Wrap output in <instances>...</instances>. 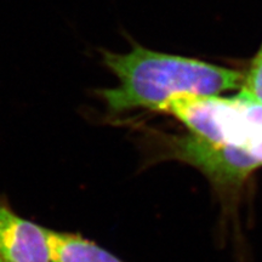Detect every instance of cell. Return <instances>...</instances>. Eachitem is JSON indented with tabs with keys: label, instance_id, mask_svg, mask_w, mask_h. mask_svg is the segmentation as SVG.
I'll list each match as a JSON object with an SVG mask.
<instances>
[{
	"label": "cell",
	"instance_id": "3957f363",
	"mask_svg": "<svg viewBox=\"0 0 262 262\" xmlns=\"http://www.w3.org/2000/svg\"><path fill=\"white\" fill-rule=\"evenodd\" d=\"M0 262H51L49 228L24 217L0 196Z\"/></svg>",
	"mask_w": 262,
	"mask_h": 262
},
{
	"label": "cell",
	"instance_id": "5b68a950",
	"mask_svg": "<svg viewBox=\"0 0 262 262\" xmlns=\"http://www.w3.org/2000/svg\"><path fill=\"white\" fill-rule=\"evenodd\" d=\"M242 90L262 104V56L255 55L248 72L244 73Z\"/></svg>",
	"mask_w": 262,
	"mask_h": 262
},
{
	"label": "cell",
	"instance_id": "8992f818",
	"mask_svg": "<svg viewBox=\"0 0 262 262\" xmlns=\"http://www.w3.org/2000/svg\"><path fill=\"white\" fill-rule=\"evenodd\" d=\"M256 56H262V44H261V47H260V49H258V51H257Z\"/></svg>",
	"mask_w": 262,
	"mask_h": 262
},
{
	"label": "cell",
	"instance_id": "277c9868",
	"mask_svg": "<svg viewBox=\"0 0 262 262\" xmlns=\"http://www.w3.org/2000/svg\"><path fill=\"white\" fill-rule=\"evenodd\" d=\"M51 262H125L80 233L49 229Z\"/></svg>",
	"mask_w": 262,
	"mask_h": 262
},
{
	"label": "cell",
	"instance_id": "6da1fadb",
	"mask_svg": "<svg viewBox=\"0 0 262 262\" xmlns=\"http://www.w3.org/2000/svg\"><path fill=\"white\" fill-rule=\"evenodd\" d=\"M130 42L125 54L101 50L103 66L119 81L114 88L95 90L111 118L136 110L163 113L178 97L216 96L243 86L241 71Z\"/></svg>",
	"mask_w": 262,
	"mask_h": 262
},
{
	"label": "cell",
	"instance_id": "7a4b0ae2",
	"mask_svg": "<svg viewBox=\"0 0 262 262\" xmlns=\"http://www.w3.org/2000/svg\"><path fill=\"white\" fill-rule=\"evenodd\" d=\"M189 133L241 153L262 168V104L241 90L235 96H181L166 104Z\"/></svg>",
	"mask_w": 262,
	"mask_h": 262
}]
</instances>
